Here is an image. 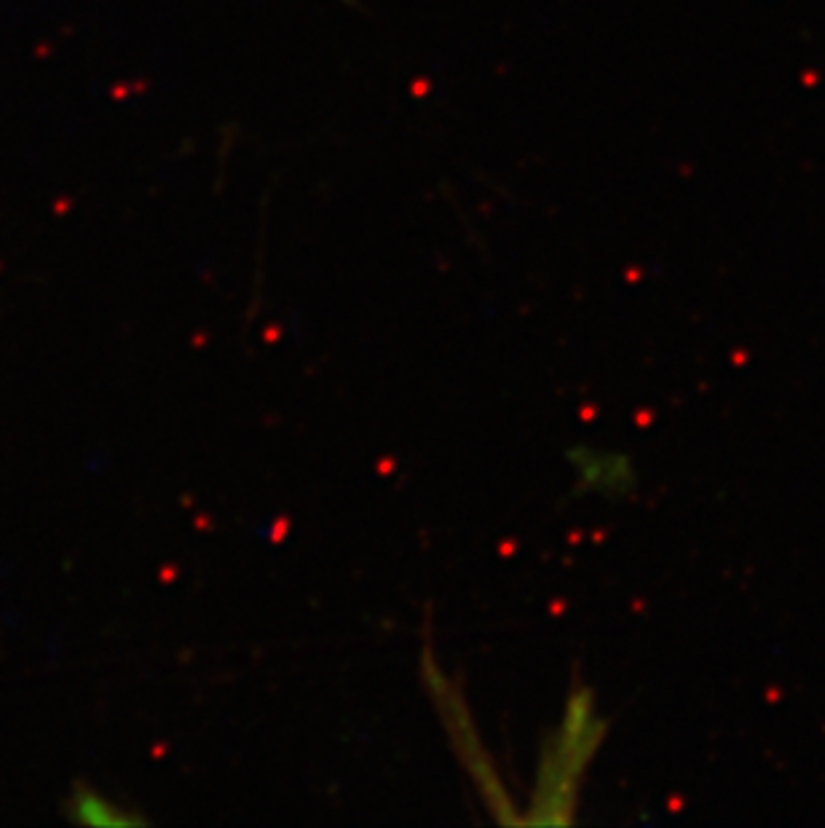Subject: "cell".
<instances>
[{"label": "cell", "instance_id": "6da1fadb", "mask_svg": "<svg viewBox=\"0 0 825 828\" xmlns=\"http://www.w3.org/2000/svg\"><path fill=\"white\" fill-rule=\"evenodd\" d=\"M606 732L609 721L600 716L595 692L576 681L566 697L563 719L539 751L523 826H566L576 818L584 775L603 748Z\"/></svg>", "mask_w": 825, "mask_h": 828}, {"label": "cell", "instance_id": "7a4b0ae2", "mask_svg": "<svg viewBox=\"0 0 825 828\" xmlns=\"http://www.w3.org/2000/svg\"><path fill=\"white\" fill-rule=\"evenodd\" d=\"M421 678H424L426 692L432 697V705L440 713L450 745L459 756L461 767L467 770L469 778L475 780L485 807L491 810V815L499 823H512V826L520 823L523 826V812L517 810L515 799L509 796L507 786L501 783V775L496 772L491 753L485 751L475 719H472V711H469L467 697L461 692V686L445 673L437 654H432L429 646H426L424 657H421Z\"/></svg>", "mask_w": 825, "mask_h": 828}, {"label": "cell", "instance_id": "3957f363", "mask_svg": "<svg viewBox=\"0 0 825 828\" xmlns=\"http://www.w3.org/2000/svg\"><path fill=\"white\" fill-rule=\"evenodd\" d=\"M568 459L576 472V486L584 494L627 496L638 486L635 464L625 453L579 445L574 451H568Z\"/></svg>", "mask_w": 825, "mask_h": 828}]
</instances>
